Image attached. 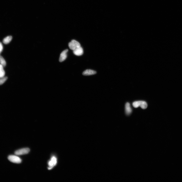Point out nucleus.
<instances>
[{"label": "nucleus", "mask_w": 182, "mask_h": 182, "mask_svg": "<svg viewBox=\"0 0 182 182\" xmlns=\"http://www.w3.org/2000/svg\"><path fill=\"white\" fill-rule=\"evenodd\" d=\"M125 112L126 114L129 115L131 113L132 111V109L130 108V104L129 102H127L125 106Z\"/></svg>", "instance_id": "nucleus-9"}, {"label": "nucleus", "mask_w": 182, "mask_h": 182, "mask_svg": "<svg viewBox=\"0 0 182 182\" xmlns=\"http://www.w3.org/2000/svg\"><path fill=\"white\" fill-rule=\"evenodd\" d=\"M0 64L4 67L6 65V62L5 59L1 55H0Z\"/></svg>", "instance_id": "nucleus-12"}, {"label": "nucleus", "mask_w": 182, "mask_h": 182, "mask_svg": "<svg viewBox=\"0 0 182 182\" xmlns=\"http://www.w3.org/2000/svg\"><path fill=\"white\" fill-rule=\"evenodd\" d=\"M74 54L77 56H81L83 54V50L81 46L77 47L73 50Z\"/></svg>", "instance_id": "nucleus-7"}, {"label": "nucleus", "mask_w": 182, "mask_h": 182, "mask_svg": "<svg viewBox=\"0 0 182 182\" xmlns=\"http://www.w3.org/2000/svg\"><path fill=\"white\" fill-rule=\"evenodd\" d=\"M3 67L0 64V78L5 77V72L3 69Z\"/></svg>", "instance_id": "nucleus-11"}, {"label": "nucleus", "mask_w": 182, "mask_h": 182, "mask_svg": "<svg viewBox=\"0 0 182 182\" xmlns=\"http://www.w3.org/2000/svg\"><path fill=\"white\" fill-rule=\"evenodd\" d=\"M7 78V77H5L0 78V85L3 84L6 81Z\"/></svg>", "instance_id": "nucleus-13"}, {"label": "nucleus", "mask_w": 182, "mask_h": 182, "mask_svg": "<svg viewBox=\"0 0 182 182\" xmlns=\"http://www.w3.org/2000/svg\"><path fill=\"white\" fill-rule=\"evenodd\" d=\"M96 71L90 69L86 70L83 72L82 74L85 76H90L96 74Z\"/></svg>", "instance_id": "nucleus-8"}, {"label": "nucleus", "mask_w": 182, "mask_h": 182, "mask_svg": "<svg viewBox=\"0 0 182 182\" xmlns=\"http://www.w3.org/2000/svg\"><path fill=\"white\" fill-rule=\"evenodd\" d=\"M30 151V149L29 148H23L16 151L14 153L17 155H21L28 153Z\"/></svg>", "instance_id": "nucleus-4"}, {"label": "nucleus", "mask_w": 182, "mask_h": 182, "mask_svg": "<svg viewBox=\"0 0 182 182\" xmlns=\"http://www.w3.org/2000/svg\"><path fill=\"white\" fill-rule=\"evenodd\" d=\"M133 105L134 108H137L140 106L142 109H145L147 108L148 105L146 102L144 101H138L134 102Z\"/></svg>", "instance_id": "nucleus-1"}, {"label": "nucleus", "mask_w": 182, "mask_h": 182, "mask_svg": "<svg viewBox=\"0 0 182 182\" xmlns=\"http://www.w3.org/2000/svg\"><path fill=\"white\" fill-rule=\"evenodd\" d=\"M8 159L12 163L19 164L21 163L22 160L18 157L14 155H10L8 157Z\"/></svg>", "instance_id": "nucleus-2"}, {"label": "nucleus", "mask_w": 182, "mask_h": 182, "mask_svg": "<svg viewBox=\"0 0 182 182\" xmlns=\"http://www.w3.org/2000/svg\"><path fill=\"white\" fill-rule=\"evenodd\" d=\"M68 51V49H66L63 51L61 53L59 58V61L60 62H62L66 60L67 57V53Z\"/></svg>", "instance_id": "nucleus-6"}, {"label": "nucleus", "mask_w": 182, "mask_h": 182, "mask_svg": "<svg viewBox=\"0 0 182 182\" xmlns=\"http://www.w3.org/2000/svg\"><path fill=\"white\" fill-rule=\"evenodd\" d=\"M69 46L71 50H74L77 47L81 46L80 43L75 40H73L69 43Z\"/></svg>", "instance_id": "nucleus-3"}, {"label": "nucleus", "mask_w": 182, "mask_h": 182, "mask_svg": "<svg viewBox=\"0 0 182 182\" xmlns=\"http://www.w3.org/2000/svg\"><path fill=\"white\" fill-rule=\"evenodd\" d=\"M57 163V159L56 157L54 156L51 158V160L49 162L48 164L50 168H48L49 170L52 169L54 166L56 165Z\"/></svg>", "instance_id": "nucleus-5"}, {"label": "nucleus", "mask_w": 182, "mask_h": 182, "mask_svg": "<svg viewBox=\"0 0 182 182\" xmlns=\"http://www.w3.org/2000/svg\"><path fill=\"white\" fill-rule=\"evenodd\" d=\"M3 49V47L2 43L0 42V54L2 51Z\"/></svg>", "instance_id": "nucleus-14"}, {"label": "nucleus", "mask_w": 182, "mask_h": 182, "mask_svg": "<svg viewBox=\"0 0 182 182\" xmlns=\"http://www.w3.org/2000/svg\"><path fill=\"white\" fill-rule=\"evenodd\" d=\"M12 37L11 36H8L4 39L3 42L5 44H8L11 41Z\"/></svg>", "instance_id": "nucleus-10"}]
</instances>
